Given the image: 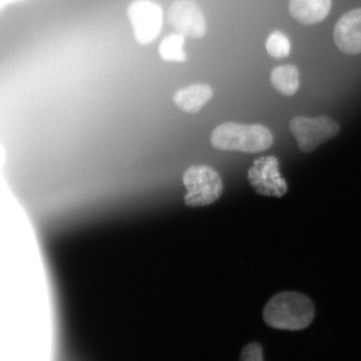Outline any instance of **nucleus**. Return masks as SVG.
Returning a JSON list of instances; mask_svg holds the SVG:
<instances>
[{
  "label": "nucleus",
  "mask_w": 361,
  "mask_h": 361,
  "mask_svg": "<svg viewBox=\"0 0 361 361\" xmlns=\"http://www.w3.org/2000/svg\"><path fill=\"white\" fill-rule=\"evenodd\" d=\"M334 39L342 52L348 55L361 53V8L346 13L338 20Z\"/></svg>",
  "instance_id": "1a4fd4ad"
},
{
  "label": "nucleus",
  "mask_w": 361,
  "mask_h": 361,
  "mask_svg": "<svg viewBox=\"0 0 361 361\" xmlns=\"http://www.w3.org/2000/svg\"><path fill=\"white\" fill-rule=\"evenodd\" d=\"M168 20L175 32L185 37L200 39L206 35L205 18L200 7L190 0H177L171 4Z\"/></svg>",
  "instance_id": "6e6552de"
},
{
  "label": "nucleus",
  "mask_w": 361,
  "mask_h": 361,
  "mask_svg": "<svg viewBox=\"0 0 361 361\" xmlns=\"http://www.w3.org/2000/svg\"><path fill=\"white\" fill-rule=\"evenodd\" d=\"M290 132L295 137L300 150L308 153L340 133L341 128L331 117L308 118L296 116L290 123Z\"/></svg>",
  "instance_id": "39448f33"
},
{
  "label": "nucleus",
  "mask_w": 361,
  "mask_h": 361,
  "mask_svg": "<svg viewBox=\"0 0 361 361\" xmlns=\"http://www.w3.org/2000/svg\"><path fill=\"white\" fill-rule=\"evenodd\" d=\"M314 316L312 302L308 297L295 292L278 293L264 310V319L269 326L286 331H300L308 327Z\"/></svg>",
  "instance_id": "f03ea898"
},
{
  "label": "nucleus",
  "mask_w": 361,
  "mask_h": 361,
  "mask_svg": "<svg viewBox=\"0 0 361 361\" xmlns=\"http://www.w3.org/2000/svg\"><path fill=\"white\" fill-rule=\"evenodd\" d=\"M240 361H264L261 345L257 343L247 345L242 351Z\"/></svg>",
  "instance_id": "2eb2a0df"
},
{
  "label": "nucleus",
  "mask_w": 361,
  "mask_h": 361,
  "mask_svg": "<svg viewBox=\"0 0 361 361\" xmlns=\"http://www.w3.org/2000/svg\"><path fill=\"white\" fill-rule=\"evenodd\" d=\"M271 84L279 94L291 97L300 88V71L295 66H282L271 72Z\"/></svg>",
  "instance_id": "f8f14e48"
},
{
  "label": "nucleus",
  "mask_w": 361,
  "mask_h": 361,
  "mask_svg": "<svg viewBox=\"0 0 361 361\" xmlns=\"http://www.w3.org/2000/svg\"><path fill=\"white\" fill-rule=\"evenodd\" d=\"M4 250L3 361H55V298L42 248L12 228Z\"/></svg>",
  "instance_id": "f257e3e1"
},
{
  "label": "nucleus",
  "mask_w": 361,
  "mask_h": 361,
  "mask_svg": "<svg viewBox=\"0 0 361 361\" xmlns=\"http://www.w3.org/2000/svg\"><path fill=\"white\" fill-rule=\"evenodd\" d=\"M331 4L332 0H290L288 8L293 19L310 25L326 19Z\"/></svg>",
  "instance_id": "9b49d317"
},
{
  "label": "nucleus",
  "mask_w": 361,
  "mask_h": 361,
  "mask_svg": "<svg viewBox=\"0 0 361 361\" xmlns=\"http://www.w3.org/2000/svg\"><path fill=\"white\" fill-rule=\"evenodd\" d=\"M133 35L140 44L155 42L164 25V13L159 4L152 0H135L128 8Z\"/></svg>",
  "instance_id": "423d86ee"
},
{
  "label": "nucleus",
  "mask_w": 361,
  "mask_h": 361,
  "mask_svg": "<svg viewBox=\"0 0 361 361\" xmlns=\"http://www.w3.org/2000/svg\"><path fill=\"white\" fill-rule=\"evenodd\" d=\"M185 39V36L176 32L166 36L158 48L162 60L168 62L186 61L188 56L184 51Z\"/></svg>",
  "instance_id": "ddd939ff"
},
{
  "label": "nucleus",
  "mask_w": 361,
  "mask_h": 361,
  "mask_svg": "<svg viewBox=\"0 0 361 361\" xmlns=\"http://www.w3.org/2000/svg\"><path fill=\"white\" fill-rule=\"evenodd\" d=\"M210 142L212 146L221 151L258 153L273 145L274 137L263 125L226 123L216 126L212 133Z\"/></svg>",
  "instance_id": "7ed1b4c3"
},
{
  "label": "nucleus",
  "mask_w": 361,
  "mask_h": 361,
  "mask_svg": "<svg viewBox=\"0 0 361 361\" xmlns=\"http://www.w3.org/2000/svg\"><path fill=\"white\" fill-rule=\"evenodd\" d=\"M183 183L187 193L184 202L188 207H197L212 204L222 196V178L210 166L196 165L185 171Z\"/></svg>",
  "instance_id": "20e7f679"
},
{
  "label": "nucleus",
  "mask_w": 361,
  "mask_h": 361,
  "mask_svg": "<svg viewBox=\"0 0 361 361\" xmlns=\"http://www.w3.org/2000/svg\"><path fill=\"white\" fill-rule=\"evenodd\" d=\"M214 96V90L205 84H192L178 90L174 94L173 102L179 110L196 114Z\"/></svg>",
  "instance_id": "9d476101"
},
{
  "label": "nucleus",
  "mask_w": 361,
  "mask_h": 361,
  "mask_svg": "<svg viewBox=\"0 0 361 361\" xmlns=\"http://www.w3.org/2000/svg\"><path fill=\"white\" fill-rule=\"evenodd\" d=\"M270 56L277 59L286 58L290 55V42L287 36L279 31L270 34L265 44Z\"/></svg>",
  "instance_id": "4468645a"
},
{
  "label": "nucleus",
  "mask_w": 361,
  "mask_h": 361,
  "mask_svg": "<svg viewBox=\"0 0 361 361\" xmlns=\"http://www.w3.org/2000/svg\"><path fill=\"white\" fill-rule=\"evenodd\" d=\"M247 179L252 188L262 196L281 197L288 192V185L281 173L279 162L274 156L256 159L248 169Z\"/></svg>",
  "instance_id": "0eeeda50"
}]
</instances>
